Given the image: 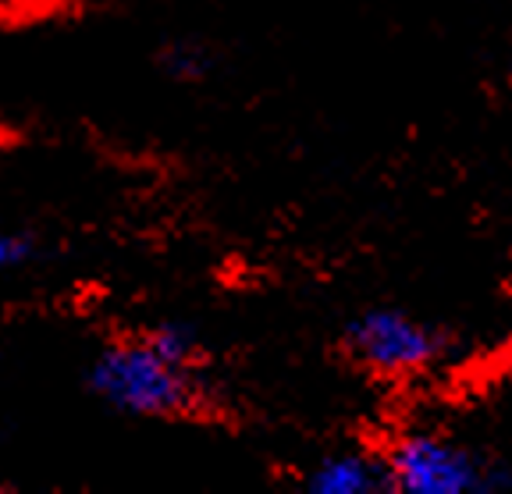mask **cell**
Instances as JSON below:
<instances>
[{"label":"cell","mask_w":512,"mask_h":494,"mask_svg":"<svg viewBox=\"0 0 512 494\" xmlns=\"http://www.w3.org/2000/svg\"><path fill=\"white\" fill-rule=\"evenodd\" d=\"M86 384L96 399L125 416L203 427L232 420V409L210 381V370L168 359L146 342L139 327H121L96 349Z\"/></svg>","instance_id":"6da1fadb"},{"label":"cell","mask_w":512,"mask_h":494,"mask_svg":"<svg viewBox=\"0 0 512 494\" xmlns=\"http://www.w3.org/2000/svg\"><path fill=\"white\" fill-rule=\"evenodd\" d=\"M374 448L384 459L392 494H484L512 484L505 463L438 427H406Z\"/></svg>","instance_id":"7a4b0ae2"},{"label":"cell","mask_w":512,"mask_h":494,"mask_svg":"<svg viewBox=\"0 0 512 494\" xmlns=\"http://www.w3.org/2000/svg\"><path fill=\"white\" fill-rule=\"evenodd\" d=\"M448 335L438 324L399 306H370L338 331V356L377 384H413L448 356Z\"/></svg>","instance_id":"3957f363"},{"label":"cell","mask_w":512,"mask_h":494,"mask_svg":"<svg viewBox=\"0 0 512 494\" xmlns=\"http://www.w3.org/2000/svg\"><path fill=\"white\" fill-rule=\"evenodd\" d=\"M303 491L310 494H392V480L384 470V459L374 445L338 448L320 455L306 470Z\"/></svg>","instance_id":"277c9868"},{"label":"cell","mask_w":512,"mask_h":494,"mask_svg":"<svg viewBox=\"0 0 512 494\" xmlns=\"http://www.w3.org/2000/svg\"><path fill=\"white\" fill-rule=\"evenodd\" d=\"M157 68L175 82H203L217 68V54L200 40H168L157 50Z\"/></svg>","instance_id":"5b68a950"},{"label":"cell","mask_w":512,"mask_h":494,"mask_svg":"<svg viewBox=\"0 0 512 494\" xmlns=\"http://www.w3.org/2000/svg\"><path fill=\"white\" fill-rule=\"evenodd\" d=\"M43 256V239L32 228L0 224V274L25 271Z\"/></svg>","instance_id":"8992f818"},{"label":"cell","mask_w":512,"mask_h":494,"mask_svg":"<svg viewBox=\"0 0 512 494\" xmlns=\"http://www.w3.org/2000/svg\"><path fill=\"white\" fill-rule=\"evenodd\" d=\"M0 491H8V484H4V480H0Z\"/></svg>","instance_id":"52a82bcc"}]
</instances>
